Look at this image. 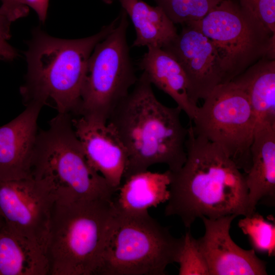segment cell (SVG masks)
Here are the masks:
<instances>
[{
  "instance_id": "cell-1",
  "label": "cell",
  "mask_w": 275,
  "mask_h": 275,
  "mask_svg": "<svg viewBox=\"0 0 275 275\" xmlns=\"http://www.w3.org/2000/svg\"><path fill=\"white\" fill-rule=\"evenodd\" d=\"M186 159L180 169L169 171L166 216H177L190 228L198 218L246 216L248 189L245 174L218 146L197 135L189 122Z\"/></svg>"
},
{
  "instance_id": "cell-2",
  "label": "cell",
  "mask_w": 275,
  "mask_h": 275,
  "mask_svg": "<svg viewBox=\"0 0 275 275\" xmlns=\"http://www.w3.org/2000/svg\"><path fill=\"white\" fill-rule=\"evenodd\" d=\"M181 112L177 106H168L157 99L142 72L107 121L127 152L124 179L156 164H164L172 172L181 168L186 159L188 133Z\"/></svg>"
},
{
  "instance_id": "cell-3",
  "label": "cell",
  "mask_w": 275,
  "mask_h": 275,
  "mask_svg": "<svg viewBox=\"0 0 275 275\" xmlns=\"http://www.w3.org/2000/svg\"><path fill=\"white\" fill-rule=\"evenodd\" d=\"M119 19L93 35L76 39L54 38L35 28L25 52L27 73L20 89L25 104L51 103L58 113L76 115L89 58Z\"/></svg>"
},
{
  "instance_id": "cell-4",
  "label": "cell",
  "mask_w": 275,
  "mask_h": 275,
  "mask_svg": "<svg viewBox=\"0 0 275 275\" xmlns=\"http://www.w3.org/2000/svg\"><path fill=\"white\" fill-rule=\"evenodd\" d=\"M113 199L55 202L46 246L50 275H95L115 213Z\"/></svg>"
},
{
  "instance_id": "cell-5",
  "label": "cell",
  "mask_w": 275,
  "mask_h": 275,
  "mask_svg": "<svg viewBox=\"0 0 275 275\" xmlns=\"http://www.w3.org/2000/svg\"><path fill=\"white\" fill-rule=\"evenodd\" d=\"M68 114H58L38 132L32 177L44 181L56 202L113 199L117 191L88 162Z\"/></svg>"
},
{
  "instance_id": "cell-6",
  "label": "cell",
  "mask_w": 275,
  "mask_h": 275,
  "mask_svg": "<svg viewBox=\"0 0 275 275\" xmlns=\"http://www.w3.org/2000/svg\"><path fill=\"white\" fill-rule=\"evenodd\" d=\"M115 210L95 275L166 274L177 262L184 236H174L148 212Z\"/></svg>"
},
{
  "instance_id": "cell-7",
  "label": "cell",
  "mask_w": 275,
  "mask_h": 275,
  "mask_svg": "<svg viewBox=\"0 0 275 275\" xmlns=\"http://www.w3.org/2000/svg\"><path fill=\"white\" fill-rule=\"evenodd\" d=\"M119 16L89 58L77 116L107 122L137 81L127 41V15L122 9Z\"/></svg>"
},
{
  "instance_id": "cell-8",
  "label": "cell",
  "mask_w": 275,
  "mask_h": 275,
  "mask_svg": "<svg viewBox=\"0 0 275 275\" xmlns=\"http://www.w3.org/2000/svg\"><path fill=\"white\" fill-rule=\"evenodd\" d=\"M190 122L194 132L220 147L246 174L258 123L244 91L233 81L217 86Z\"/></svg>"
},
{
  "instance_id": "cell-9",
  "label": "cell",
  "mask_w": 275,
  "mask_h": 275,
  "mask_svg": "<svg viewBox=\"0 0 275 275\" xmlns=\"http://www.w3.org/2000/svg\"><path fill=\"white\" fill-rule=\"evenodd\" d=\"M189 24L213 44L222 62L225 82L260 59H275V34L244 14L231 0H222L206 15Z\"/></svg>"
},
{
  "instance_id": "cell-10",
  "label": "cell",
  "mask_w": 275,
  "mask_h": 275,
  "mask_svg": "<svg viewBox=\"0 0 275 275\" xmlns=\"http://www.w3.org/2000/svg\"><path fill=\"white\" fill-rule=\"evenodd\" d=\"M54 194L43 180L33 177L0 181V219L11 231L46 251Z\"/></svg>"
},
{
  "instance_id": "cell-11",
  "label": "cell",
  "mask_w": 275,
  "mask_h": 275,
  "mask_svg": "<svg viewBox=\"0 0 275 275\" xmlns=\"http://www.w3.org/2000/svg\"><path fill=\"white\" fill-rule=\"evenodd\" d=\"M171 54L184 71L191 101L197 104L218 85L225 83L222 62L211 42L189 24L162 48Z\"/></svg>"
},
{
  "instance_id": "cell-12",
  "label": "cell",
  "mask_w": 275,
  "mask_h": 275,
  "mask_svg": "<svg viewBox=\"0 0 275 275\" xmlns=\"http://www.w3.org/2000/svg\"><path fill=\"white\" fill-rule=\"evenodd\" d=\"M235 214L210 219L203 216L205 233L197 241L207 262L210 275H267L266 262L253 249L244 250L231 238Z\"/></svg>"
},
{
  "instance_id": "cell-13",
  "label": "cell",
  "mask_w": 275,
  "mask_h": 275,
  "mask_svg": "<svg viewBox=\"0 0 275 275\" xmlns=\"http://www.w3.org/2000/svg\"><path fill=\"white\" fill-rule=\"evenodd\" d=\"M75 132L90 166L117 191L126 168V149L114 127L77 116L72 119Z\"/></svg>"
},
{
  "instance_id": "cell-14",
  "label": "cell",
  "mask_w": 275,
  "mask_h": 275,
  "mask_svg": "<svg viewBox=\"0 0 275 275\" xmlns=\"http://www.w3.org/2000/svg\"><path fill=\"white\" fill-rule=\"evenodd\" d=\"M25 106L17 117L0 127V181L32 177L37 120L43 106Z\"/></svg>"
},
{
  "instance_id": "cell-15",
  "label": "cell",
  "mask_w": 275,
  "mask_h": 275,
  "mask_svg": "<svg viewBox=\"0 0 275 275\" xmlns=\"http://www.w3.org/2000/svg\"><path fill=\"white\" fill-rule=\"evenodd\" d=\"M251 154V166L245 174L248 189V215L256 211L259 202L274 206L275 124L257 123Z\"/></svg>"
},
{
  "instance_id": "cell-16",
  "label": "cell",
  "mask_w": 275,
  "mask_h": 275,
  "mask_svg": "<svg viewBox=\"0 0 275 275\" xmlns=\"http://www.w3.org/2000/svg\"><path fill=\"white\" fill-rule=\"evenodd\" d=\"M139 66L152 85L170 96L191 122L198 106L190 98L187 79L178 61L161 48L149 47Z\"/></svg>"
},
{
  "instance_id": "cell-17",
  "label": "cell",
  "mask_w": 275,
  "mask_h": 275,
  "mask_svg": "<svg viewBox=\"0 0 275 275\" xmlns=\"http://www.w3.org/2000/svg\"><path fill=\"white\" fill-rule=\"evenodd\" d=\"M113 200L118 211L126 213L148 212L150 208L157 207L168 201L170 192V173L152 172L149 170L133 174L124 179Z\"/></svg>"
},
{
  "instance_id": "cell-18",
  "label": "cell",
  "mask_w": 275,
  "mask_h": 275,
  "mask_svg": "<svg viewBox=\"0 0 275 275\" xmlns=\"http://www.w3.org/2000/svg\"><path fill=\"white\" fill-rule=\"evenodd\" d=\"M118 2L134 27L136 37L133 47L163 48L171 43L178 33L174 23L159 6H150L142 0H103Z\"/></svg>"
},
{
  "instance_id": "cell-19",
  "label": "cell",
  "mask_w": 275,
  "mask_h": 275,
  "mask_svg": "<svg viewBox=\"0 0 275 275\" xmlns=\"http://www.w3.org/2000/svg\"><path fill=\"white\" fill-rule=\"evenodd\" d=\"M0 275H50L45 250L0 224Z\"/></svg>"
},
{
  "instance_id": "cell-20",
  "label": "cell",
  "mask_w": 275,
  "mask_h": 275,
  "mask_svg": "<svg viewBox=\"0 0 275 275\" xmlns=\"http://www.w3.org/2000/svg\"><path fill=\"white\" fill-rule=\"evenodd\" d=\"M232 81L246 95L258 123L275 124V59H260Z\"/></svg>"
},
{
  "instance_id": "cell-21",
  "label": "cell",
  "mask_w": 275,
  "mask_h": 275,
  "mask_svg": "<svg viewBox=\"0 0 275 275\" xmlns=\"http://www.w3.org/2000/svg\"><path fill=\"white\" fill-rule=\"evenodd\" d=\"M267 218L255 211L239 219L238 226L248 237L252 249L270 257L275 255V223L274 219L270 222Z\"/></svg>"
},
{
  "instance_id": "cell-22",
  "label": "cell",
  "mask_w": 275,
  "mask_h": 275,
  "mask_svg": "<svg viewBox=\"0 0 275 275\" xmlns=\"http://www.w3.org/2000/svg\"><path fill=\"white\" fill-rule=\"evenodd\" d=\"M175 23L182 25L200 20L222 0H155Z\"/></svg>"
},
{
  "instance_id": "cell-23",
  "label": "cell",
  "mask_w": 275,
  "mask_h": 275,
  "mask_svg": "<svg viewBox=\"0 0 275 275\" xmlns=\"http://www.w3.org/2000/svg\"><path fill=\"white\" fill-rule=\"evenodd\" d=\"M177 262L179 275H210L206 259L201 251L197 239L190 231H186Z\"/></svg>"
},
{
  "instance_id": "cell-24",
  "label": "cell",
  "mask_w": 275,
  "mask_h": 275,
  "mask_svg": "<svg viewBox=\"0 0 275 275\" xmlns=\"http://www.w3.org/2000/svg\"><path fill=\"white\" fill-rule=\"evenodd\" d=\"M241 11L275 34V0H231Z\"/></svg>"
},
{
  "instance_id": "cell-25",
  "label": "cell",
  "mask_w": 275,
  "mask_h": 275,
  "mask_svg": "<svg viewBox=\"0 0 275 275\" xmlns=\"http://www.w3.org/2000/svg\"><path fill=\"white\" fill-rule=\"evenodd\" d=\"M11 22L0 12V60L11 61L18 55L17 50L8 42L11 37Z\"/></svg>"
},
{
  "instance_id": "cell-26",
  "label": "cell",
  "mask_w": 275,
  "mask_h": 275,
  "mask_svg": "<svg viewBox=\"0 0 275 275\" xmlns=\"http://www.w3.org/2000/svg\"><path fill=\"white\" fill-rule=\"evenodd\" d=\"M0 12L11 22L26 16L29 13V7L18 5L15 0H1Z\"/></svg>"
},
{
  "instance_id": "cell-27",
  "label": "cell",
  "mask_w": 275,
  "mask_h": 275,
  "mask_svg": "<svg viewBox=\"0 0 275 275\" xmlns=\"http://www.w3.org/2000/svg\"><path fill=\"white\" fill-rule=\"evenodd\" d=\"M20 6L30 7L37 13L39 20L44 22L47 17L49 0H15Z\"/></svg>"
},
{
  "instance_id": "cell-28",
  "label": "cell",
  "mask_w": 275,
  "mask_h": 275,
  "mask_svg": "<svg viewBox=\"0 0 275 275\" xmlns=\"http://www.w3.org/2000/svg\"><path fill=\"white\" fill-rule=\"evenodd\" d=\"M0 224H1V219H0Z\"/></svg>"
}]
</instances>
